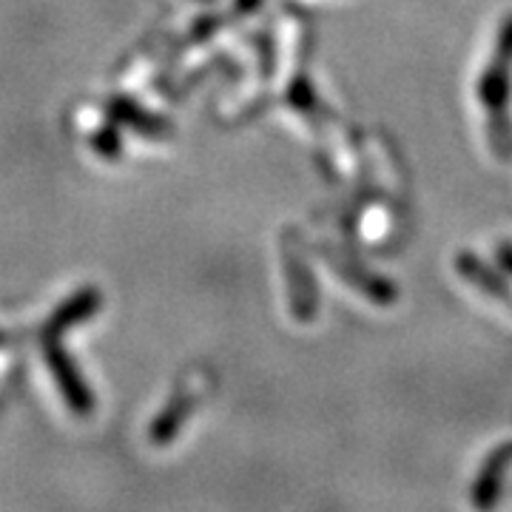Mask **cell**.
I'll use <instances>...</instances> for the list:
<instances>
[{"instance_id":"obj_2","label":"cell","mask_w":512,"mask_h":512,"mask_svg":"<svg viewBox=\"0 0 512 512\" xmlns=\"http://www.w3.org/2000/svg\"><path fill=\"white\" fill-rule=\"evenodd\" d=\"M46 362H49V370H52L66 404L77 416H89L94 410V393L89 390V384L80 379V370L74 367L69 353L60 348L55 339H46Z\"/></svg>"},{"instance_id":"obj_4","label":"cell","mask_w":512,"mask_h":512,"mask_svg":"<svg viewBox=\"0 0 512 512\" xmlns=\"http://www.w3.org/2000/svg\"><path fill=\"white\" fill-rule=\"evenodd\" d=\"M191 407H194V396H191V393H177V396L171 399V404H168L163 413L157 416V421H154L151 439L157 441V444H165L168 439H174V433L180 430V424L188 419Z\"/></svg>"},{"instance_id":"obj_1","label":"cell","mask_w":512,"mask_h":512,"mask_svg":"<svg viewBox=\"0 0 512 512\" xmlns=\"http://www.w3.org/2000/svg\"><path fill=\"white\" fill-rule=\"evenodd\" d=\"M510 66H512V20L504 26V35L498 40L493 66L484 72L481 80V100L490 120V140L501 157H510V123H507V94H510Z\"/></svg>"},{"instance_id":"obj_5","label":"cell","mask_w":512,"mask_h":512,"mask_svg":"<svg viewBox=\"0 0 512 512\" xmlns=\"http://www.w3.org/2000/svg\"><path fill=\"white\" fill-rule=\"evenodd\" d=\"M111 117H117V120H123V123H128L131 128H137L140 134H148V137H160V134H165L168 131V123H163V120H154V117H148L146 111L134 109L131 103H126V100H111Z\"/></svg>"},{"instance_id":"obj_6","label":"cell","mask_w":512,"mask_h":512,"mask_svg":"<svg viewBox=\"0 0 512 512\" xmlns=\"http://www.w3.org/2000/svg\"><path fill=\"white\" fill-rule=\"evenodd\" d=\"M498 256H501V259H504V262H507V265L512 268V248H501V251H498Z\"/></svg>"},{"instance_id":"obj_3","label":"cell","mask_w":512,"mask_h":512,"mask_svg":"<svg viewBox=\"0 0 512 512\" xmlns=\"http://www.w3.org/2000/svg\"><path fill=\"white\" fill-rule=\"evenodd\" d=\"M97 311H100V291L86 288V291L74 293L72 299L63 302L55 311V316L49 319V325H46V339H57L60 333L72 330L74 325H80V322H86V319H92Z\"/></svg>"}]
</instances>
